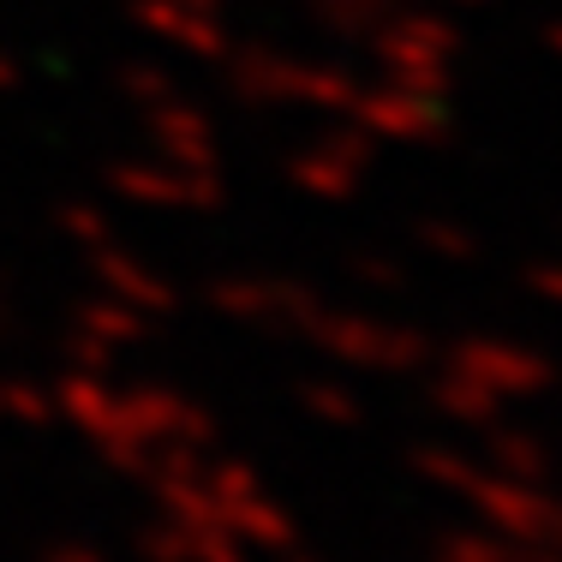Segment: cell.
Returning <instances> with one entry per match:
<instances>
[{
	"mask_svg": "<svg viewBox=\"0 0 562 562\" xmlns=\"http://www.w3.org/2000/svg\"><path fill=\"white\" fill-rule=\"evenodd\" d=\"M234 527L246 532L251 544H263V551H288V544H293L288 515H276V508H258V503H251V508H239V515H234Z\"/></svg>",
	"mask_w": 562,
	"mask_h": 562,
	"instance_id": "obj_1",
	"label": "cell"
},
{
	"mask_svg": "<svg viewBox=\"0 0 562 562\" xmlns=\"http://www.w3.org/2000/svg\"><path fill=\"white\" fill-rule=\"evenodd\" d=\"M186 544H192V562H246V557H239V544L227 539L222 527H210V520H204V527H186Z\"/></svg>",
	"mask_w": 562,
	"mask_h": 562,
	"instance_id": "obj_2",
	"label": "cell"
},
{
	"mask_svg": "<svg viewBox=\"0 0 562 562\" xmlns=\"http://www.w3.org/2000/svg\"><path fill=\"white\" fill-rule=\"evenodd\" d=\"M162 497H168L173 515H186V527H204V520H222L216 497H198V491H186V485H168Z\"/></svg>",
	"mask_w": 562,
	"mask_h": 562,
	"instance_id": "obj_3",
	"label": "cell"
},
{
	"mask_svg": "<svg viewBox=\"0 0 562 562\" xmlns=\"http://www.w3.org/2000/svg\"><path fill=\"white\" fill-rule=\"evenodd\" d=\"M144 557H150V562H192L186 527H156V532H144Z\"/></svg>",
	"mask_w": 562,
	"mask_h": 562,
	"instance_id": "obj_4",
	"label": "cell"
},
{
	"mask_svg": "<svg viewBox=\"0 0 562 562\" xmlns=\"http://www.w3.org/2000/svg\"><path fill=\"white\" fill-rule=\"evenodd\" d=\"M437 562H508V557L485 539H449L443 551H437Z\"/></svg>",
	"mask_w": 562,
	"mask_h": 562,
	"instance_id": "obj_5",
	"label": "cell"
},
{
	"mask_svg": "<svg viewBox=\"0 0 562 562\" xmlns=\"http://www.w3.org/2000/svg\"><path fill=\"white\" fill-rule=\"evenodd\" d=\"M48 562H102V557H97V551H85V544H60V551L48 557Z\"/></svg>",
	"mask_w": 562,
	"mask_h": 562,
	"instance_id": "obj_6",
	"label": "cell"
},
{
	"mask_svg": "<svg viewBox=\"0 0 562 562\" xmlns=\"http://www.w3.org/2000/svg\"><path fill=\"white\" fill-rule=\"evenodd\" d=\"M293 562H312V557H293Z\"/></svg>",
	"mask_w": 562,
	"mask_h": 562,
	"instance_id": "obj_7",
	"label": "cell"
},
{
	"mask_svg": "<svg viewBox=\"0 0 562 562\" xmlns=\"http://www.w3.org/2000/svg\"><path fill=\"white\" fill-rule=\"evenodd\" d=\"M557 532H562V527H557Z\"/></svg>",
	"mask_w": 562,
	"mask_h": 562,
	"instance_id": "obj_8",
	"label": "cell"
}]
</instances>
